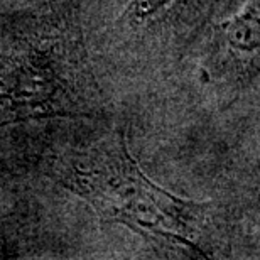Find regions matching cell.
I'll list each match as a JSON object with an SVG mask.
<instances>
[{"mask_svg":"<svg viewBox=\"0 0 260 260\" xmlns=\"http://www.w3.org/2000/svg\"><path fill=\"white\" fill-rule=\"evenodd\" d=\"M96 105L76 24L59 12L0 14V128L91 115Z\"/></svg>","mask_w":260,"mask_h":260,"instance_id":"1","label":"cell"},{"mask_svg":"<svg viewBox=\"0 0 260 260\" xmlns=\"http://www.w3.org/2000/svg\"><path fill=\"white\" fill-rule=\"evenodd\" d=\"M56 181L83 198L105 221L206 257L210 203L179 198L152 183L130 154L125 134L73 150L54 160Z\"/></svg>","mask_w":260,"mask_h":260,"instance_id":"2","label":"cell"},{"mask_svg":"<svg viewBox=\"0 0 260 260\" xmlns=\"http://www.w3.org/2000/svg\"><path fill=\"white\" fill-rule=\"evenodd\" d=\"M205 80L240 91L260 75V0L245 5L213 27L203 59Z\"/></svg>","mask_w":260,"mask_h":260,"instance_id":"3","label":"cell"},{"mask_svg":"<svg viewBox=\"0 0 260 260\" xmlns=\"http://www.w3.org/2000/svg\"><path fill=\"white\" fill-rule=\"evenodd\" d=\"M216 0H130L118 25L132 34L181 32L200 25Z\"/></svg>","mask_w":260,"mask_h":260,"instance_id":"4","label":"cell"}]
</instances>
